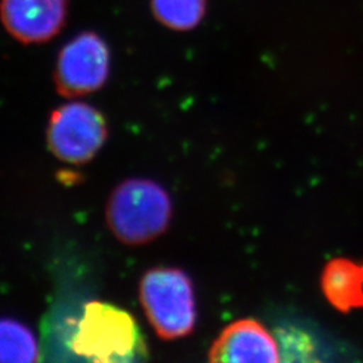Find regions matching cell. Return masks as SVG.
<instances>
[{"label": "cell", "instance_id": "6da1fadb", "mask_svg": "<svg viewBox=\"0 0 363 363\" xmlns=\"http://www.w3.org/2000/svg\"><path fill=\"white\" fill-rule=\"evenodd\" d=\"M72 351L91 362L148 359V347L135 318L130 312L103 301H91L85 306L72 337Z\"/></svg>", "mask_w": 363, "mask_h": 363}, {"label": "cell", "instance_id": "7a4b0ae2", "mask_svg": "<svg viewBox=\"0 0 363 363\" xmlns=\"http://www.w3.org/2000/svg\"><path fill=\"white\" fill-rule=\"evenodd\" d=\"M172 205L167 191L154 181L133 178L120 183L106 205V222L117 240L138 247L156 240L169 228Z\"/></svg>", "mask_w": 363, "mask_h": 363}, {"label": "cell", "instance_id": "3957f363", "mask_svg": "<svg viewBox=\"0 0 363 363\" xmlns=\"http://www.w3.org/2000/svg\"><path fill=\"white\" fill-rule=\"evenodd\" d=\"M139 296L156 335L164 340L194 331L196 304L190 276L178 268H154L144 274Z\"/></svg>", "mask_w": 363, "mask_h": 363}, {"label": "cell", "instance_id": "277c9868", "mask_svg": "<svg viewBox=\"0 0 363 363\" xmlns=\"http://www.w3.org/2000/svg\"><path fill=\"white\" fill-rule=\"evenodd\" d=\"M108 127L103 113L86 103H69L52 111L46 130L52 155L69 164H85L103 148Z\"/></svg>", "mask_w": 363, "mask_h": 363}, {"label": "cell", "instance_id": "5b68a950", "mask_svg": "<svg viewBox=\"0 0 363 363\" xmlns=\"http://www.w3.org/2000/svg\"><path fill=\"white\" fill-rule=\"evenodd\" d=\"M111 54L104 39L85 31L61 49L54 70L57 91L76 99L101 89L109 76Z\"/></svg>", "mask_w": 363, "mask_h": 363}, {"label": "cell", "instance_id": "8992f818", "mask_svg": "<svg viewBox=\"0 0 363 363\" xmlns=\"http://www.w3.org/2000/svg\"><path fill=\"white\" fill-rule=\"evenodd\" d=\"M0 19L13 38L45 43L61 33L67 19V0H1Z\"/></svg>", "mask_w": 363, "mask_h": 363}, {"label": "cell", "instance_id": "52a82bcc", "mask_svg": "<svg viewBox=\"0 0 363 363\" xmlns=\"http://www.w3.org/2000/svg\"><path fill=\"white\" fill-rule=\"evenodd\" d=\"M210 362H281L277 337L257 319H238L220 331L208 350Z\"/></svg>", "mask_w": 363, "mask_h": 363}, {"label": "cell", "instance_id": "ba28073f", "mask_svg": "<svg viewBox=\"0 0 363 363\" xmlns=\"http://www.w3.org/2000/svg\"><path fill=\"white\" fill-rule=\"evenodd\" d=\"M327 301L342 313L363 308V264L337 257L330 259L320 276Z\"/></svg>", "mask_w": 363, "mask_h": 363}, {"label": "cell", "instance_id": "9c48e42d", "mask_svg": "<svg viewBox=\"0 0 363 363\" xmlns=\"http://www.w3.org/2000/svg\"><path fill=\"white\" fill-rule=\"evenodd\" d=\"M38 346L33 331L13 319H0V362H37Z\"/></svg>", "mask_w": 363, "mask_h": 363}, {"label": "cell", "instance_id": "30bf717a", "mask_svg": "<svg viewBox=\"0 0 363 363\" xmlns=\"http://www.w3.org/2000/svg\"><path fill=\"white\" fill-rule=\"evenodd\" d=\"M151 9L163 26L189 31L203 21L208 0H151Z\"/></svg>", "mask_w": 363, "mask_h": 363}, {"label": "cell", "instance_id": "8fae6325", "mask_svg": "<svg viewBox=\"0 0 363 363\" xmlns=\"http://www.w3.org/2000/svg\"><path fill=\"white\" fill-rule=\"evenodd\" d=\"M276 337L284 362H319L323 358L319 355L320 342L304 327L284 323L277 327Z\"/></svg>", "mask_w": 363, "mask_h": 363}]
</instances>
